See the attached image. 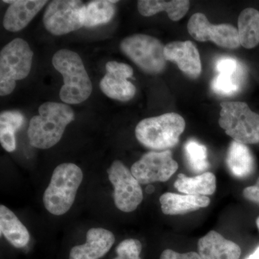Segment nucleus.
I'll use <instances>...</instances> for the list:
<instances>
[{
  "mask_svg": "<svg viewBox=\"0 0 259 259\" xmlns=\"http://www.w3.org/2000/svg\"><path fill=\"white\" fill-rule=\"evenodd\" d=\"M0 230L7 241L15 248H24L30 241V233L13 211L0 206Z\"/></svg>",
  "mask_w": 259,
  "mask_h": 259,
  "instance_id": "a211bd4d",
  "label": "nucleus"
},
{
  "mask_svg": "<svg viewBox=\"0 0 259 259\" xmlns=\"http://www.w3.org/2000/svg\"><path fill=\"white\" fill-rule=\"evenodd\" d=\"M117 3L108 0L90 2L86 5L83 27L95 28L110 23L115 16Z\"/></svg>",
  "mask_w": 259,
  "mask_h": 259,
  "instance_id": "b1692460",
  "label": "nucleus"
},
{
  "mask_svg": "<svg viewBox=\"0 0 259 259\" xmlns=\"http://www.w3.org/2000/svg\"><path fill=\"white\" fill-rule=\"evenodd\" d=\"M197 245L202 259H239L241 255L239 245L214 231L201 238Z\"/></svg>",
  "mask_w": 259,
  "mask_h": 259,
  "instance_id": "dca6fc26",
  "label": "nucleus"
},
{
  "mask_svg": "<svg viewBox=\"0 0 259 259\" xmlns=\"http://www.w3.org/2000/svg\"><path fill=\"white\" fill-rule=\"evenodd\" d=\"M24 122V117L18 111H5L0 114V143L8 152L16 148L15 133Z\"/></svg>",
  "mask_w": 259,
  "mask_h": 259,
  "instance_id": "5701e85b",
  "label": "nucleus"
},
{
  "mask_svg": "<svg viewBox=\"0 0 259 259\" xmlns=\"http://www.w3.org/2000/svg\"><path fill=\"white\" fill-rule=\"evenodd\" d=\"M85 11L86 5L81 1H52L44 13V26L53 35H66L83 27Z\"/></svg>",
  "mask_w": 259,
  "mask_h": 259,
  "instance_id": "6e6552de",
  "label": "nucleus"
},
{
  "mask_svg": "<svg viewBox=\"0 0 259 259\" xmlns=\"http://www.w3.org/2000/svg\"><path fill=\"white\" fill-rule=\"evenodd\" d=\"M238 34L242 47L253 49L259 44V11L246 8L241 12L238 20Z\"/></svg>",
  "mask_w": 259,
  "mask_h": 259,
  "instance_id": "4be33fe9",
  "label": "nucleus"
},
{
  "mask_svg": "<svg viewBox=\"0 0 259 259\" xmlns=\"http://www.w3.org/2000/svg\"><path fill=\"white\" fill-rule=\"evenodd\" d=\"M159 259H202L198 253L188 252L180 253L171 249H166L162 252Z\"/></svg>",
  "mask_w": 259,
  "mask_h": 259,
  "instance_id": "c85d7f7f",
  "label": "nucleus"
},
{
  "mask_svg": "<svg viewBox=\"0 0 259 259\" xmlns=\"http://www.w3.org/2000/svg\"><path fill=\"white\" fill-rule=\"evenodd\" d=\"M154 187H152L151 185L148 186L147 187V189H146V192H148V193H151V192H153V190H154Z\"/></svg>",
  "mask_w": 259,
  "mask_h": 259,
  "instance_id": "2f4dec72",
  "label": "nucleus"
},
{
  "mask_svg": "<svg viewBox=\"0 0 259 259\" xmlns=\"http://www.w3.org/2000/svg\"><path fill=\"white\" fill-rule=\"evenodd\" d=\"M215 69L218 74L228 73V74H238L243 71L241 63L231 56H221L218 58L215 62Z\"/></svg>",
  "mask_w": 259,
  "mask_h": 259,
  "instance_id": "cd10ccee",
  "label": "nucleus"
},
{
  "mask_svg": "<svg viewBox=\"0 0 259 259\" xmlns=\"http://www.w3.org/2000/svg\"><path fill=\"white\" fill-rule=\"evenodd\" d=\"M83 180V173L77 165L71 163L59 165L51 177L44 194L46 209L54 215H62L72 207Z\"/></svg>",
  "mask_w": 259,
  "mask_h": 259,
  "instance_id": "7ed1b4c3",
  "label": "nucleus"
},
{
  "mask_svg": "<svg viewBox=\"0 0 259 259\" xmlns=\"http://www.w3.org/2000/svg\"><path fill=\"white\" fill-rule=\"evenodd\" d=\"M161 210L168 215L184 214L200 208L207 207L210 199L207 196L189 195L167 192L162 194L159 199Z\"/></svg>",
  "mask_w": 259,
  "mask_h": 259,
  "instance_id": "f3484780",
  "label": "nucleus"
},
{
  "mask_svg": "<svg viewBox=\"0 0 259 259\" xmlns=\"http://www.w3.org/2000/svg\"><path fill=\"white\" fill-rule=\"evenodd\" d=\"M10 4L5 13L3 26L10 32H18L25 28L48 1L15 0L3 1Z\"/></svg>",
  "mask_w": 259,
  "mask_h": 259,
  "instance_id": "2eb2a0df",
  "label": "nucleus"
},
{
  "mask_svg": "<svg viewBox=\"0 0 259 259\" xmlns=\"http://www.w3.org/2000/svg\"><path fill=\"white\" fill-rule=\"evenodd\" d=\"M191 36L197 41H212L218 47L236 49L241 46L238 30L230 24L213 25L202 13H195L187 24Z\"/></svg>",
  "mask_w": 259,
  "mask_h": 259,
  "instance_id": "9b49d317",
  "label": "nucleus"
},
{
  "mask_svg": "<svg viewBox=\"0 0 259 259\" xmlns=\"http://www.w3.org/2000/svg\"><path fill=\"white\" fill-rule=\"evenodd\" d=\"M186 156L191 169L195 173H202L209 168L207 148L194 139L187 141L185 146Z\"/></svg>",
  "mask_w": 259,
  "mask_h": 259,
  "instance_id": "a878e982",
  "label": "nucleus"
},
{
  "mask_svg": "<svg viewBox=\"0 0 259 259\" xmlns=\"http://www.w3.org/2000/svg\"><path fill=\"white\" fill-rule=\"evenodd\" d=\"M185 127V120L182 116L168 112L144 119L136 126L135 132L136 139L145 147L163 151L178 144Z\"/></svg>",
  "mask_w": 259,
  "mask_h": 259,
  "instance_id": "20e7f679",
  "label": "nucleus"
},
{
  "mask_svg": "<svg viewBox=\"0 0 259 259\" xmlns=\"http://www.w3.org/2000/svg\"><path fill=\"white\" fill-rule=\"evenodd\" d=\"M226 163L235 177L245 178L254 170V158L246 145L233 141L227 153Z\"/></svg>",
  "mask_w": 259,
  "mask_h": 259,
  "instance_id": "aec40b11",
  "label": "nucleus"
},
{
  "mask_svg": "<svg viewBox=\"0 0 259 259\" xmlns=\"http://www.w3.org/2000/svg\"><path fill=\"white\" fill-rule=\"evenodd\" d=\"M246 259H259V247H258L256 250Z\"/></svg>",
  "mask_w": 259,
  "mask_h": 259,
  "instance_id": "7c9ffc66",
  "label": "nucleus"
},
{
  "mask_svg": "<svg viewBox=\"0 0 259 259\" xmlns=\"http://www.w3.org/2000/svg\"><path fill=\"white\" fill-rule=\"evenodd\" d=\"M243 194L245 198L259 204V177L255 185L244 189Z\"/></svg>",
  "mask_w": 259,
  "mask_h": 259,
  "instance_id": "c756f323",
  "label": "nucleus"
},
{
  "mask_svg": "<svg viewBox=\"0 0 259 259\" xmlns=\"http://www.w3.org/2000/svg\"><path fill=\"white\" fill-rule=\"evenodd\" d=\"M115 241L113 233L102 228H94L87 233L86 243L76 245L70 251L69 259H99L110 250Z\"/></svg>",
  "mask_w": 259,
  "mask_h": 259,
  "instance_id": "4468645a",
  "label": "nucleus"
},
{
  "mask_svg": "<svg viewBox=\"0 0 259 259\" xmlns=\"http://www.w3.org/2000/svg\"><path fill=\"white\" fill-rule=\"evenodd\" d=\"M243 74V71L235 74L220 73L211 81V90L221 96L236 95L241 89Z\"/></svg>",
  "mask_w": 259,
  "mask_h": 259,
  "instance_id": "393cba45",
  "label": "nucleus"
},
{
  "mask_svg": "<svg viewBox=\"0 0 259 259\" xmlns=\"http://www.w3.org/2000/svg\"><path fill=\"white\" fill-rule=\"evenodd\" d=\"M219 125L228 136L243 144L259 143V115L243 102H222Z\"/></svg>",
  "mask_w": 259,
  "mask_h": 259,
  "instance_id": "423d86ee",
  "label": "nucleus"
},
{
  "mask_svg": "<svg viewBox=\"0 0 259 259\" xmlns=\"http://www.w3.org/2000/svg\"><path fill=\"white\" fill-rule=\"evenodd\" d=\"M120 47L127 57L148 74H160L166 68L165 47L156 37L134 34L123 39Z\"/></svg>",
  "mask_w": 259,
  "mask_h": 259,
  "instance_id": "0eeeda50",
  "label": "nucleus"
},
{
  "mask_svg": "<svg viewBox=\"0 0 259 259\" xmlns=\"http://www.w3.org/2000/svg\"><path fill=\"white\" fill-rule=\"evenodd\" d=\"M109 180L114 187V202L117 209L125 212L136 209L142 202V188L137 180L120 161L112 162L107 168Z\"/></svg>",
  "mask_w": 259,
  "mask_h": 259,
  "instance_id": "1a4fd4ad",
  "label": "nucleus"
},
{
  "mask_svg": "<svg viewBox=\"0 0 259 259\" xmlns=\"http://www.w3.org/2000/svg\"><path fill=\"white\" fill-rule=\"evenodd\" d=\"M166 61L175 63L181 71L191 79H197L202 72L200 56L192 41H174L164 48Z\"/></svg>",
  "mask_w": 259,
  "mask_h": 259,
  "instance_id": "ddd939ff",
  "label": "nucleus"
},
{
  "mask_svg": "<svg viewBox=\"0 0 259 259\" xmlns=\"http://www.w3.org/2000/svg\"><path fill=\"white\" fill-rule=\"evenodd\" d=\"M106 74L100 81L102 93L107 97L121 102L134 98L136 87L127 79L132 77L134 69L129 65L117 61H109L106 64Z\"/></svg>",
  "mask_w": 259,
  "mask_h": 259,
  "instance_id": "f8f14e48",
  "label": "nucleus"
},
{
  "mask_svg": "<svg viewBox=\"0 0 259 259\" xmlns=\"http://www.w3.org/2000/svg\"><path fill=\"white\" fill-rule=\"evenodd\" d=\"M178 163L172 157L171 151H150L134 163L131 171L141 185L164 182L178 169Z\"/></svg>",
  "mask_w": 259,
  "mask_h": 259,
  "instance_id": "9d476101",
  "label": "nucleus"
},
{
  "mask_svg": "<svg viewBox=\"0 0 259 259\" xmlns=\"http://www.w3.org/2000/svg\"><path fill=\"white\" fill-rule=\"evenodd\" d=\"M142 244L137 239H126L116 248L117 256L114 259H141Z\"/></svg>",
  "mask_w": 259,
  "mask_h": 259,
  "instance_id": "bb28decb",
  "label": "nucleus"
},
{
  "mask_svg": "<svg viewBox=\"0 0 259 259\" xmlns=\"http://www.w3.org/2000/svg\"><path fill=\"white\" fill-rule=\"evenodd\" d=\"M30 121L28 136L33 147L48 149L60 141L66 126L74 120V112L66 104L47 102Z\"/></svg>",
  "mask_w": 259,
  "mask_h": 259,
  "instance_id": "f257e3e1",
  "label": "nucleus"
},
{
  "mask_svg": "<svg viewBox=\"0 0 259 259\" xmlns=\"http://www.w3.org/2000/svg\"><path fill=\"white\" fill-rule=\"evenodd\" d=\"M33 53L28 42L15 38L0 53V95L13 93L16 81L26 78L32 67Z\"/></svg>",
  "mask_w": 259,
  "mask_h": 259,
  "instance_id": "39448f33",
  "label": "nucleus"
},
{
  "mask_svg": "<svg viewBox=\"0 0 259 259\" xmlns=\"http://www.w3.org/2000/svg\"><path fill=\"white\" fill-rule=\"evenodd\" d=\"M52 63L64 78L61 100L66 105H77L88 100L93 92V83L79 55L61 49L53 56Z\"/></svg>",
  "mask_w": 259,
  "mask_h": 259,
  "instance_id": "f03ea898",
  "label": "nucleus"
},
{
  "mask_svg": "<svg viewBox=\"0 0 259 259\" xmlns=\"http://www.w3.org/2000/svg\"><path fill=\"white\" fill-rule=\"evenodd\" d=\"M175 187L179 192L189 195H212L216 190V178L212 173L208 171L195 177L180 174Z\"/></svg>",
  "mask_w": 259,
  "mask_h": 259,
  "instance_id": "412c9836",
  "label": "nucleus"
},
{
  "mask_svg": "<svg viewBox=\"0 0 259 259\" xmlns=\"http://www.w3.org/2000/svg\"><path fill=\"white\" fill-rule=\"evenodd\" d=\"M190 2L187 0H140L138 10L140 14L150 17L161 12H166L172 21H179L185 16L190 8Z\"/></svg>",
  "mask_w": 259,
  "mask_h": 259,
  "instance_id": "6ab92c4d",
  "label": "nucleus"
},
{
  "mask_svg": "<svg viewBox=\"0 0 259 259\" xmlns=\"http://www.w3.org/2000/svg\"><path fill=\"white\" fill-rule=\"evenodd\" d=\"M256 225H257V227H258V230H259V217L258 218H257V220H256Z\"/></svg>",
  "mask_w": 259,
  "mask_h": 259,
  "instance_id": "473e14b6",
  "label": "nucleus"
}]
</instances>
